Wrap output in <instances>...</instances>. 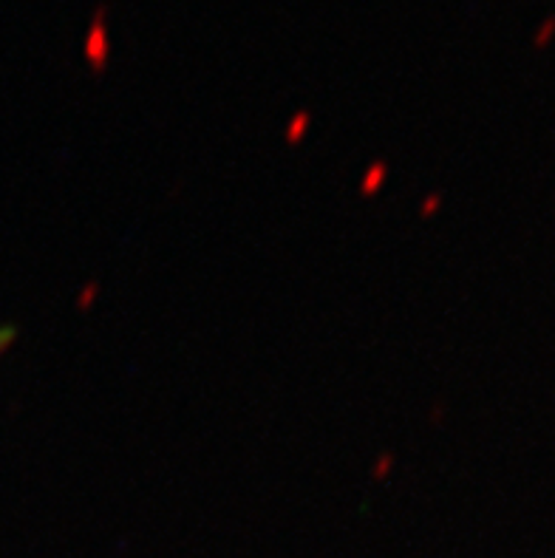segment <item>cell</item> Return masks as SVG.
Wrapping results in <instances>:
<instances>
[{
	"instance_id": "obj_1",
	"label": "cell",
	"mask_w": 555,
	"mask_h": 558,
	"mask_svg": "<svg viewBox=\"0 0 555 558\" xmlns=\"http://www.w3.org/2000/svg\"><path fill=\"white\" fill-rule=\"evenodd\" d=\"M105 20H108V6H97L91 28H88V40H85L88 62L97 71H102L105 62H108V28H105Z\"/></svg>"
},
{
	"instance_id": "obj_2",
	"label": "cell",
	"mask_w": 555,
	"mask_h": 558,
	"mask_svg": "<svg viewBox=\"0 0 555 558\" xmlns=\"http://www.w3.org/2000/svg\"><path fill=\"white\" fill-rule=\"evenodd\" d=\"M555 34V17H547L544 23H542V28L536 31V45H544V43H550V37Z\"/></svg>"
}]
</instances>
